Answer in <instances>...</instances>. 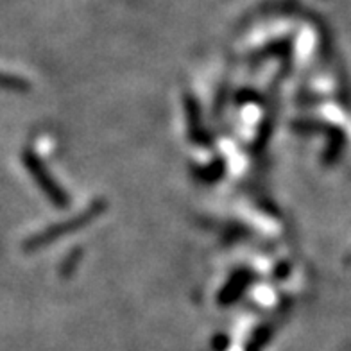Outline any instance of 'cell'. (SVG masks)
Here are the masks:
<instances>
[{"label":"cell","instance_id":"6da1fadb","mask_svg":"<svg viewBox=\"0 0 351 351\" xmlns=\"http://www.w3.org/2000/svg\"><path fill=\"white\" fill-rule=\"evenodd\" d=\"M0 88H10V90H25L27 88V83L22 81V79L14 77V75H8V74H2L0 72Z\"/></svg>","mask_w":351,"mask_h":351}]
</instances>
